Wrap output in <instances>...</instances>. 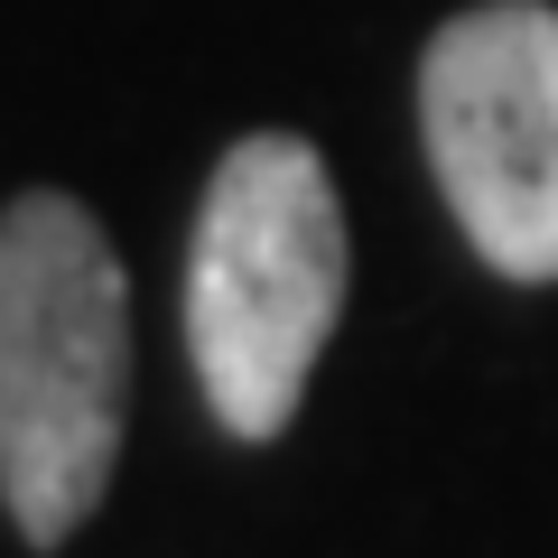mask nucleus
<instances>
[{
	"label": "nucleus",
	"instance_id": "1",
	"mask_svg": "<svg viewBox=\"0 0 558 558\" xmlns=\"http://www.w3.org/2000/svg\"><path fill=\"white\" fill-rule=\"evenodd\" d=\"M131 410V279L65 186L0 215V502L28 549L94 521Z\"/></svg>",
	"mask_w": 558,
	"mask_h": 558
},
{
	"label": "nucleus",
	"instance_id": "2",
	"mask_svg": "<svg viewBox=\"0 0 558 558\" xmlns=\"http://www.w3.org/2000/svg\"><path fill=\"white\" fill-rule=\"evenodd\" d=\"M344 317V196L299 131L233 140L186 242V354L223 438L270 447Z\"/></svg>",
	"mask_w": 558,
	"mask_h": 558
},
{
	"label": "nucleus",
	"instance_id": "3",
	"mask_svg": "<svg viewBox=\"0 0 558 558\" xmlns=\"http://www.w3.org/2000/svg\"><path fill=\"white\" fill-rule=\"evenodd\" d=\"M418 149L484 270L558 279V10L475 0L418 57Z\"/></svg>",
	"mask_w": 558,
	"mask_h": 558
}]
</instances>
